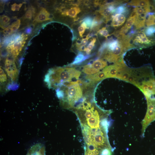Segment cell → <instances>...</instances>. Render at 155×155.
<instances>
[{"label": "cell", "mask_w": 155, "mask_h": 155, "mask_svg": "<svg viewBox=\"0 0 155 155\" xmlns=\"http://www.w3.org/2000/svg\"><path fill=\"white\" fill-rule=\"evenodd\" d=\"M154 4H153L152 5V11H154V13L155 14V1H154Z\"/></svg>", "instance_id": "38"}, {"label": "cell", "mask_w": 155, "mask_h": 155, "mask_svg": "<svg viewBox=\"0 0 155 155\" xmlns=\"http://www.w3.org/2000/svg\"><path fill=\"white\" fill-rule=\"evenodd\" d=\"M100 154L101 155H112V152L110 148H105L101 150Z\"/></svg>", "instance_id": "30"}, {"label": "cell", "mask_w": 155, "mask_h": 155, "mask_svg": "<svg viewBox=\"0 0 155 155\" xmlns=\"http://www.w3.org/2000/svg\"><path fill=\"white\" fill-rule=\"evenodd\" d=\"M148 14L144 13L136 15V20L134 24L135 30L140 29L144 26Z\"/></svg>", "instance_id": "16"}, {"label": "cell", "mask_w": 155, "mask_h": 155, "mask_svg": "<svg viewBox=\"0 0 155 155\" xmlns=\"http://www.w3.org/2000/svg\"><path fill=\"white\" fill-rule=\"evenodd\" d=\"M97 32L101 35L104 37L106 39H107L108 37L110 36L106 27H103L98 30Z\"/></svg>", "instance_id": "28"}, {"label": "cell", "mask_w": 155, "mask_h": 155, "mask_svg": "<svg viewBox=\"0 0 155 155\" xmlns=\"http://www.w3.org/2000/svg\"><path fill=\"white\" fill-rule=\"evenodd\" d=\"M90 56V55H88L85 56L82 53H79L75 58L72 64H75L81 62L88 58Z\"/></svg>", "instance_id": "24"}, {"label": "cell", "mask_w": 155, "mask_h": 155, "mask_svg": "<svg viewBox=\"0 0 155 155\" xmlns=\"http://www.w3.org/2000/svg\"><path fill=\"white\" fill-rule=\"evenodd\" d=\"M0 81L1 83L6 82L7 79V75L2 68L0 67Z\"/></svg>", "instance_id": "26"}, {"label": "cell", "mask_w": 155, "mask_h": 155, "mask_svg": "<svg viewBox=\"0 0 155 155\" xmlns=\"http://www.w3.org/2000/svg\"><path fill=\"white\" fill-rule=\"evenodd\" d=\"M88 125L91 128H99L100 122V115L98 110L96 109L94 115L91 117L86 119Z\"/></svg>", "instance_id": "12"}, {"label": "cell", "mask_w": 155, "mask_h": 155, "mask_svg": "<svg viewBox=\"0 0 155 155\" xmlns=\"http://www.w3.org/2000/svg\"><path fill=\"white\" fill-rule=\"evenodd\" d=\"M137 88L146 98L155 97V79L154 78L143 81Z\"/></svg>", "instance_id": "8"}, {"label": "cell", "mask_w": 155, "mask_h": 155, "mask_svg": "<svg viewBox=\"0 0 155 155\" xmlns=\"http://www.w3.org/2000/svg\"><path fill=\"white\" fill-rule=\"evenodd\" d=\"M96 41L95 38H92L86 47L85 48L84 51H85L87 55H89L92 50L93 49L95 45V43Z\"/></svg>", "instance_id": "23"}, {"label": "cell", "mask_w": 155, "mask_h": 155, "mask_svg": "<svg viewBox=\"0 0 155 155\" xmlns=\"http://www.w3.org/2000/svg\"><path fill=\"white\" fill-rule=\"evenodd\" d=\"M143 31L147 36L154 35V33L155 32V25L147 27Z\"/></svg>", "instance_id": "25"}, {"label": "cell", "mask_w": 155, "mask_h": 155, "mask_svg": "<svg viewBox=\"0 0 155 155\" xmlns=\"http://www.w3.org/2000/svg\"><path fill=\"white\" fill-rule=\"evenodd\" d=\"M32 31V30L31 28L29 27L27 28L26 29L25 32L27 34H30L31 33Z\"/></svg>", "instance_id": "37"}, {"label": "cell", "mask_w": 155, "mask_h": 155, "mask_svg": "<svg viewBox=\"0 0 155 155\" xmlns=\"http://www.w3.org/2000/svg\"><path fill=\"white\" fill-rule=\"evenodd\" d=\"M112 19L111 26L114 27H118L123 25L125 21L126 18L124 14H117L113 15Z\"/></svg>", "instance_id": "14"}, {"label": "cell", "mask_w": 155, "mask_h": 155, "mask_svg": "<svg viewBox=\"0 0 155 155\" xmlns=\"http://www.w3.org/2000/svg\"><path fill=\"white\" fill-rule=\"evenodd\" d=\"M11 41V36L6 37L3 39L2 42V44L4 46H7Z\"/></svg>", "instance_id": "32"}, {"label": "cell", "mask_w": 155, "mask_h": 155, "mask_svg": "<svg viewBox=\"0 0 155 155\" xmlns=\"http://www.w3.org/2000/svg\"><path fill=\"white\" fill-rule=\"evenodd\" d=\"M20 24V20H18L13 23L10 26L13 31L17 30L19 28Z\"/></svg>", "instance_id": "29"}, {"label": "cell", "mask_w": 155, "mask_h": 155, "mask_svg": "<svg viewBox=\"0 0 155 155\" xmlns=\"http://www.w3.org/2000/svg\"><path fill=\"white\" fill-rule=\"evenodd\" d=\"M85 78L88 81L89 83L94 84L98 82H100L106 78L104 73L102 71L93 75H87L85 77Z\"/></svg>", "instance_id": "13"}, {"label": "cell", "mask_w": 155, "mask_h": 155, "mask_svg": "<svg viewBox=\"0 0 155 155\" xmlns=\"http://www.w3.org/2000/svg\"><path fill=\"white\" fill-rule=\"evenodd\" d=\"M128 8L124 5H120L116 7L115 10L114 15L117 14H126L128 12Z\"/></svg>", "instance_id": "20"}, {"label": "cell", "mask_w": 155, "mask_h": 155, "mask_svg": "<svg viewBox=\"0 0 155 155\" xmlns=\"http://www.w3.org/2000/svg\"><path fill=\"white\" fill-rule=\"evenodd\" d=\"M33 11L31 9L28 10L25 15V18L29 20L31 19L33 16Z\"/></svg>", "instance_id": "33"}, {"label": "cell", "mask_w": 155, "mask_h": 155, "mask_svg": "<svg viewBox=\"0 0 155 155\" xmlns=\"http://www.w3.org/2000/svg\"><path fill=\"white\" fill-rule=\"evenodd\" d=\"M10 18L5 15H3L0 17V26L3 28H5L9 24Z\"/></svg>", "instance_id": "22"}, {"label": "cell", "mask_w": 155, "mask_h": 155, "mask_svg": "<svg viewBox=\"0 0 155 155\" xmlns=\"http://www.w3.org/2000/svg\"><path fill=\"white\" fill-rule=\"evenodd\" d=\"M99 151L97 149L94 151H87L86 155H98Z\"/></svg>", "instance_id": "36"}, {"label": "cell", "mask_w": 155, "mask_h": 155, "mask_svg": "<svg viewBox=\"0 0 155 155\" xmlns=\"http://www.w3.org/2000/svg\"><path fill=\"white\" fill-rule=\"evenodd\" d=\"M51 18L49 13L45 8H42L41 9L34 20L36 22L40 23L49 20Z\"/></svg>", "instance_id": "15"}, {"label": "cell", "mask_w": 155, "mask_h": 155, "mask_svg": "<svg viewBox=\"0 0 155 155\" xmlns=\"http://www.w3.org/2000/svg\"><path fill=\"white\" fill-rule=\"evenodd\" d=\"M83 21L86 24L88 28H91L93 21L92 18L87 17L83 20Z\"/></svg>", "instance_id": "31"}, {"label": "cell", "mask_w": 155, "mask_h": 155, "mask_svg": "<svg viewBox=\"0 0 155 155\" xmlns=\"http://www.w3.org/2000/svg\"><path fill=\"white\" fill-rule=\"evenodd\" d=\"M146 17V24L147 27L155 25V14L154 13H148Z\"/></svg>", "instance_id": "21"}, {"label": "cell", "mask_w": 155, "mask_h": 155, "mask_svg": "<svg viewBox=\"0 0 155 155\" xmlns=\"http://www.w3.org/2000/svg\"><path fill=\"white\" fill-rule=\"evenodd\" d=\"M5 70L12 81L15 82L17 80L19 72L13 60L8 58L6 59L5 62Z\"/></svg>", "instance_id": "9"}, {"label": "cell", "mask_w": 155, "mask_h": 155, "mask_svg": "<svg viewBox=\"0 0 155 155\" xmlns=\"http://www.w3.org/2000/svg\"><path fill=\"white\" fill-rule=\"evenodd\" d=\"M25 42V40L11 42L7 46L6 49L13 57L16 58L21 51Z\"/></svg>", "instance_id": "11"}, {"label": "cell", "mask_w": 155, "mask_h": 155, "mask_svg": "<svg viewBox=\"0 0 155 155\" xmlns=\"http://www.w3.org/2000/svg\"><path fill=\"white\" fill-rule=\"evenodd\" d=\"M103 22H104L103 19L101 16L100 15L97 16L93 20L91 30L94 31L98 30Z\"/></svg>", "instance_id": "19"}, {"label": "cell", "mask_w": 155, "mask_h": 155, "mask_svg": "<svg viewBox=\"0 0 155 155\" xmlns=\"http://www.w3.org/2000/svg\"><path fill=\"white\" fill-rule=\"evenodd\" d=\"M132 45L135 47L145 48L155 45V36L154 35L149 36H147L142 31L135 33L133 36Z\"/></svg>", "instance_id": "4"}, {"label": "cell", "mask_w": 155, "mask_h": 155, "mask_svg": "<svg viewBox=\"0 0 155 155\" xmlns=\"http://www.w3.org/2000/svg\"><path fill=\"white\" fill-rule=\"evenodd\" d=\"M127 5L136 7H151V4L149 0H133L128 2Z\"/></svg>", "instance_id": "17"}, {"label": "cell", "mask_w": 155, "mask_h": 155, "mask_svg": "<svg viewBox=\"0 0 155 155\" xmlns=\"http://www.w3.org/2000/svg\"><path fill=\"white\" fill-rule=\"evenodd\" d=\"M22 3H20L19 4H17L16 3H14L11 6V9L13 11H19L22 5Z\"/></svg>", "instance_id": "34"}, {"label": "cell", "mask_w": 155, "mask_h": 155, "mask_svg": "<svg viewBox=\"0 0 155 155\" xmlns=\"http://www.w3.org/2000/svg\"><path fill=\"white\" fill-rule=\"evenodd\" d=\"M136 15L135 12L132 11L127 20L125 24L119 30L115 32L113 34L117 38L125 35L131 29L135 22Z\"/></svg>", "instance_id": "10"}, {"label": "cell", "mask_w": 155, "mask_h": 155, "mask_svg": "<svg viewBox=\"0 0 155 155\" xmlns=\"http://www.w3.org/2000/svg\"><path fill=\"white\" fill-rule=\"evenodd\" d=\"M87 28H88L86 24L84 22H83L78 28V31L80 37H82L83 35Z\"/></svg>", "instance_id": "27"}, {"label": "cell", "mask_w": 155, "mask_h": 155, "mask_svg": "<svg viewBox=\"0 0 155 155\" xmlns=\"http://www.w3.org/2000/svg\"><path fill=\"white\" fill-rule=\"evenodd\" d=\"M86 86L85 83L79 80L71 85L62 86L56 90L61 102L67 104L70 107L82 99L83 90Z\"/></svg>", "instance_id": "2"}, {"label": "cell", "mask_w": 155, "mask_h": 155, "mask_svg": "<svg viewBox=\"0 0 155 155\" xmlns=\"http://www.w3.org/2000/svg\"><path fill=\"white\" fill-rule=\"evenodd\" d=\"M81 11V10L79 7L77 6L73 7L68 10L64 11L62 13V14L69 16L71 18H75Z\"/></svg>", "instance_id": "18"}, {"label": "cell", "mask_w": 155, "mask_h": 155, "mask_svg": "<svg viewBox=\"0 0 155 155\" xmlns=\"http://www.w3.org/2000/svg\"><path fill=\"white\" fill-rule=\"evenodd\" d=\"M13 31L11 28V26L5 28L3 31L4 34L6 35H9L13 32Z\"/></svg>", "instance_id": "35"}, {"label": "cell", "mask_w": 155, "mask_h": 155, "mask_svg": "<svg viewBox=\"0 0 155 155\" xmlns=\"http://www.w3.org/2000/svg\"><path fill=\"white\" fill-rule=\"evenodd\" d=\"M127 66L122 59L114 64L107 66L102 70L107 78H116L117 75Z\"/></svg>", "instance_id": "7"}, {"label": "cell", "mask_w": 155, "mask_h": 155, "mask_svg": "<svg viewBox=\"0 0 155 155\" xmlns=\"http://www.w3.org/2000/svg\"><path fill=\"white\" fill-rule=\"evenodd\" d=\"M107 65L106 61L102 59H98L83 66L82 71L88 75H93L100 72Z\"/></svg>", "instance_id": "6"}, {"label": "cell", "mask_w": 155, "mask_h": 155, "mask_svg": "<svg viewBox=\"0 0 155 155\" xmlns=\"http://www.w3.org/2000/svg\"><path fill=\"white\" fill-rule=\"evenodd\" d=\"M153 78L151 68L148 66L137 68L127 67L119 73L116 78L129 82L137 87L144 81Z\"/></svg>", "instance_id": "3"}, {"label": "cell", "mask_w": 155, "mask_h": 155, "mask_svg": "<svg viewBox=\"0 0 155 155\" xmlns=\"http://www.w3.org/2000/svg\"><path fill=\"white\" fill-rule=\"evenodd\" d=\"M81 72L71 67H58L51 69L46 75L44 81L50 88L56 90L79 80Z\"/></svg>", "instance_id": "1"}, {"label": "cell", "mask_w": 155, "mask_h": 155, "mask_svg": "<svg viewBox=\"0 0 155 155\" xmlns=\"http://www.w3.org/2000/svg\"><path fill=\"white\" fill-rule=\"evenodd\" d=\"M147 109L146 115L142 122L141 137H144L145 130L148 125L155 121V99L146 98Z\"/></svg>", "instance_id": "5"}]
</instances>
